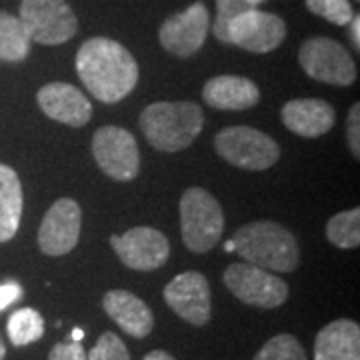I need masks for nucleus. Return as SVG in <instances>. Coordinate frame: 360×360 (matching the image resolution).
Instances as JSON below:
<instances>
[{"instance_id":"15","label":"nucleus","mask_w":360,"mask_h":360,"mask_svg":"<svg viewBox=\"0 0 360 360\" xmlns=\"http://www.w3.org/2000/svg\"><path fill=\"white\" fill-rule=\"evenodd\" d=\"M37 103L44 115L68 127H84L92 116L90 101L72 84L51 82L37 94Z\"/></svg>"},{"instance_id":"13","label":"nucleus","mask_w":360,"mask_h":360,"mask_svg":"<svg viewBox=\"0 0 360 360\" xmlns=\"http://www.w3.org/2000/svg\"><path fill=\"white\" fill-rule=\"evenodd\" d=\"M208 34V8L202 2H194L186 11L174 14L165 20L158 30L160 44L170 54L193 56L205 44Z\"/></svg>"},{"instance_id":"2","label":"nucleus","mask_w":360,"mask_h":360,"mask_svg":"<svg viewBox=\"0 0 360 360\" xmlns=\"http://www.w3.org/2000/svg\"><path fill=\"white\" fill-rule=\"evenodd\" d=\"M232 245L245 262L270 272H292L300 260L295 234L272 220H257L243 226L234 234Z\"/></svg>"},{"instance_id":"24","label":"nucleus","mask_w":360,"mask_h":360,"mask_svg":"<svg viewBox=\"0 0 360 360\" xmlns=\"http://www.w3.org/2000/svg\"><path fill=\"white\" fill-rule=\"evenodd\" d=\"M255 360H307V352L292 335H276L258 350Z\"/></svg>"},{"instance_id":"5","label":"nucleus","mask_w":360,"mask_h":360,"mask_svg":"<svg viewBox=\"0 0 360 360\" xmlns=\"http://www.w3.org/2000/svg\"><path fill=\"white\" fill-rule=\"evenodd\" d=\"M214 148L232 167L266 170L281 158L276 141L252 127H229L214 136Z\"/></svg>"},{"instance_id":"4","label":"nucleus","mask_w":360,"mask_h":360,"mask_svg":"<svg viewBox=\"0 0 360 360\" xmlns=\"http://www.w3.org/2000/svg\"><path fill=\"white\" fill-rule=\"evenodd\" d=\"M180 231L184 246L196 255L214 248L224 232L219 200L200 186L188 188L180 198Z\"/></svg>"},{"instance_id":"34","label":"nucleus","mask_w":360,"mask_h":360,"mask_svg":"<svg viewBox=\"0 0 360 360\" xmlns=\"http://www.w3.org/2000/svg\"><path fill=\"white\" fill-rule=\"evenodd\" d=\"M4 356H6V348H4V342L0 338V360H4Z\"/></svg>"},{"instance_id":"12","label":"nucleus","mask_w":360,"mask_h":360,"mask_svg":"<svg viewBox=\"0 0 360 360\" xmlns=\"http://www.w3.org/2000/svg\"><path fill=\"white\" fill-rule=\"evenodd\" d=\"M226 37H229L226 44H236L248 52L264 54L283 44L286 37V25L276 14L250 8L232 20Z\"/></svg>"},{"instance_id":"21","label":"nucleus","mask_w":360,"mask_h":360,"mask_svg":"<svg viewBox=\"0 0 360 360\" xmlns=\"http://www.w3.org/2000/svg\"><path fill=\"white\" fill-rule=\"evenodd\" d=\"M30 37L18 16L0 13V60L20 63L30 52Z\"/></svg>"},{"instance_id":"27","label":"nucleus","mask_w":360,"mask_h":360,"mask_svg":"<svg viewBox=\"0 0 360 360\" xmlns=\"http://www.w3.org/2000/svg\"><path fill=\"white\" fill-rule=\"evenodd\" d=\"M86 360H130V354L120 336H116L115 333H104L86 354Z\"/></svg>"},{"instance_id":"28","label":"nucleus","mask_w":360,"mask_h":360,"mask_svg":"<svg viewBox=\"0 0 360 360\" xmlns=\"http://www.w3.org/2000/svg\"><path fill=\"white\" fill-rule=\"evenodd\" d=\"M347 139L348 148L354 158H360V104H354L348 110L347 120Z\"/></svg>"},{"instance_id":"7","label":"nucleus","mask_w":360,"mask_h":360,"mask_svg":"<svg viewBox=\"0 0 360 360\" xmlns=\"http://www.w3.org/2000/svg\"><path fill=\"white\" fill-rule=\"evenodd\" d=\"M298 63L310 78L319 82L350 86L356 80V65L350 52L340 42L326 37L307 40L298 51Z\"/></svg>"},{"instance_id":"32","label":"nucleus","mask_w":360,"mask_h":360,"mask_svg":"<svg viewBox=\"0 0 360 360\" xmlns=\"http://www.w3.org/2000/svg\"><path fill=\"white\" fill-rule=\"evenodd\" d=\"M142 360H174L168 352H165V350H153V352H148L146 356Z\"/></svg>"},{"instance_id":"35","label":"nucleus","mask_w":360,"mask_h":360,"mask_svg":"<svg viewBox=\"0 0 360 360\" xmlns=\"http://www.w3.org/2000/svg\"><path fill=\"white\" fill-rule=\"evenodd\" d=\"M246 2H250L252 6H258V4H260V2H264V0H246Z\"/></svg>"},{"instance_id":"29","label":"nucleus","mask_w":360,"mask_h":360,"mask_svg":"<svg viewBox=\"0 0 360 360\" xmlns=\"http://www.w3.org/2000/svg\"><path fill=\"white\" fill-rule=\"evenodd\" d=\"M49 360H86V352L80 342H58L52 347Z\"/></svg>"},{"instance_id":"11","label":"nucleus","mask_w":360,"mask_h":360,"mask_svg":"<svg viewBox=\"0 0 360 360\" xmlns=\"http://www.w3.org/2000/svg\"><path fill=\"white\" fill-rule=\"evenodd\" d=\"M82 212L77 200L58 198L49 208L39 229V246L46 257H65L80 238Z\"/></svg>"},{"instance_id":"14","label":"nucleus","mask_w":360,"mask_h":360,"mask_svg":"<svg viewBox=\"0 0 360 360\" xmlns=\"http://www.w3.org/2000/svg\"><path fill=\"white\" fill-rule=\"evenodd\" d=\"M165 300L180 319L194 326L210 321V286L200 272H182L165 286Z\"/></svg>"},{"instance_id":"3","label":"nucleus","mask_w":360,"mask_h":360,"mask_svg":"<svg viewBox=\"0 0 360 360\" xmlns=\"http://www.w3.org/2000/svg\"><path fill=\"white\" fill-rule=\"evenodd\" d=\"M141 129L146 141L160 153L188 148L205 129V112L194 103H155L141 115Z\"/></svg>"},{"instance_id":"26","label":"nucleus","mask_w":360,"mask_h":360,"mask_svg":"<svg viewBox=\"0 0 360 360\" xmlns=\"http://www.w3.org/2000/svg\"><path fill=\"white\" fill-rule=\"evenodd\" d=\"M250 8H257V6H252L246 0H217V18H214V25H212L214 37L226 44V40H229L226 32H229L231 22L236 16H240Z\"/></svg>"},{"instance_id":"30","label":"nucleus","mask_w":360,"mask_h":360,"mask_svg":"<svg viewBox=\"0 0 360 360\" xmlns=\"http://www.w3.org/2000/svg\"><path fill=\"white\" fill-rule=\"evenodd\" d=\"M22 296V288L20 284L16 283H6L0 284V310L8 309L11 304H14L18 298Z\"/></svg>"},{"instance_id":"19","label":"nucleus","mask_w":360,"mask_h":360,"mask_svg":"<svg viewBox=\"0 0 360 360\" xmlns=\"http://www.w3.org/2000/svg\"><path fill=\"white\" fill-rule=\"evenodd\" d=\"M314 360H360V326L340 319L330 322L316 335Z\"/></svg>"},{"instance_id":"6","label":"nucleus","mask_w":360,"mask_h":360,"mask_svg":"<svg viewBox=\"0 0 360 360\" xmlns=\"http://www.w3.org/2000/svg\"><path fill=\"white\" fill-rule=\"evenodd\" d=\"M18 18L30 40L44 46L63 44L78 30L77 14L66 0H22Z\"/></svg>"},{"instance_id":"18","label":"nucleus","mask_w":360,"mask_h":360,"mask_svg":"<svg viewBox=\"0 0 360 360\" xmlns=\"http://www.w3.org/2000/svg\"><path fill=\"white\" fill-rule=\"evenodd\" d=\"M202 98L208 106L219 110H245L260 101V92L250 78L222 75L206 82Z\"/></svg>"},{"instance_id":"9","label":"nucleus","mask_w":360,"mask_h":360,"mask_svg":"<svg viewBox=\"0 0 360 360\" xmlns=\"http://www.w3.org/2000/svg\"><path fill=\"white\" fill-rule=\"evenodd\" d=\"M92 155L104 174L118 182L136 179L141 170L139 144L129 130L120 127H103L92 136Z\"/></svg>"},{"instance_id":"10","label":"nucleus","mask_w":360,"mask_h":360,"mask_svg":"<svg viewBox=\"0 0 360 360\" xmlns=\"http://www.w3.org/2000/svg\"><path fill=\"white\" fill-rule=\"evenodd\" d=\"M110 245L124 266L142 272L160 269L170 257L167 236L150 226H136L120 236H112Z\"/></svg>"},{"instance_id":"1","label":"nucleus","mask_w":360,"mask_h":360,"mask_svg":"<svg viewBox=\"0 0 360 360\" xmlns=\"http://www.w3.org/2000/svg\"><path fill=\"white\" fill-rule=\"evenodd\" d=\"M77 72L82 84L101 103L115 104L127 98L139 82V65L120 42L89 39L77 54Z\"/></svg>"},{"instance_id":"8","label":"nucleus","mask_w":360,"mask_h":360,"mask_svg":"<svg viewBox=\"0 0 360 360\" xmlns=\"http://www.w3.org/2000/svg\"><path fill=\"white\" fill-rule=\"evenodd\" d=\"M222 278L232 295L250 307L276 309L288 298V286L283 278L250 262H234L224 270Z\"/></svg>"},{"instance_id":"17","label":"nucleus","mask_w":360,"mask_h":360,"mask_svg":"<svg viewBox=\"0 0 360 360\" xmlns=\"http://www.w3.org/2000/svg\"><path fill=\"white\" fill-rule=\"evenodd\" d=\"M104 312L134 338H144L153 333L155 316L136 295L129 290H110L103 298Z\"/></svg>"},{"instance_id":"22","label":"nucleus","mask_w":360,"mask_h":360,"mask_svg":"<svg viewBox=\"0 0 360 360\" xmlns=\"http://www.w3.org/2000/svg\"><path fill=\"white\" fill-rule=\"evenodd\" d=\"M6 333L14 347H26L44 335V321L34 309H20L13 312L6 324Z\"/></svg>"},{"instance_id":"20","label":"nucleus","mask_w":360,"mask_h":360,"mask_svg":"<svg viewBox=\"0 0 360 360\" xmlns=\"http://www.w3.org/2000/svg\"><path fill=\"white\" fill-rule=\"evenodd\" d=\"M22 217V186L14 168L0 165V243L14 238Z\"/></svg>"},{"instance_id":"33","label":"nucleus","mask_w":360,"mask_h":360,"mask_svg":"<svg viewBox=\"0 0 360 360\" xmlns=\"http://www.w3.org/2000/svg\"><path fill=\"white\" fill-rule=\"evenodd\" d=\"M82 336H84V333H82L80 328H75V330H72V342H80Z\"/></svg>"},{"instance_id":"25","label":"nucleus","mask_w":360,"mask_h":360,"mask_svg":"<svg viewBox=\"0 0 360 360\" xmlns=\"http://www.w3.org/2000/svg\"><path fill=\"white\" fill-rule=\"evenodd\" d=\"M307 8L336 26L348 25L354 16L350 0H307Z\"/></svg>"},{"instance_id":"16","label":"nucleus","mask_w":360,"mask_h":360,"mask_svg":"<svg viewBox=\"0 0 360 360\" xmlns=\"http://www.w3.org/2000/svg\"><path fill=\"white\" fill-rule=\"evenodd\" d=\"M283 122L302 139H316L335 127V108L321 98H296L283 106Z\"/></svg>"},{"instance_id":"23","label":"nucleus","mask_w":360,"mask_h":360,"mask_svg":"<svg viewBox=\"0 0 360 360\" xmlns=\"http://www.w3.org/2000/svg\"><path fill=\"white\" fill-rule=\"evenodd\" d=\"M326 238L338 248H356L360 245V210L350 208L338 212L326 222Z\"/></svg>"},{"instance_id":"31","label":"nucleus","mask_w":360,"mask_h":360,"mask_svg":"<svg viewBox=\"0 0 360 360\" xmlns=\"http://www.w3.org/2000/svg\"><path fill=\"white\" fill-rule=\"evenodd\" d=\"M348 25H350V40H352L354 49L359 51L360 49V18H359V14H354V16H352V20H350Z\"/></svg>"}]
</instances>
